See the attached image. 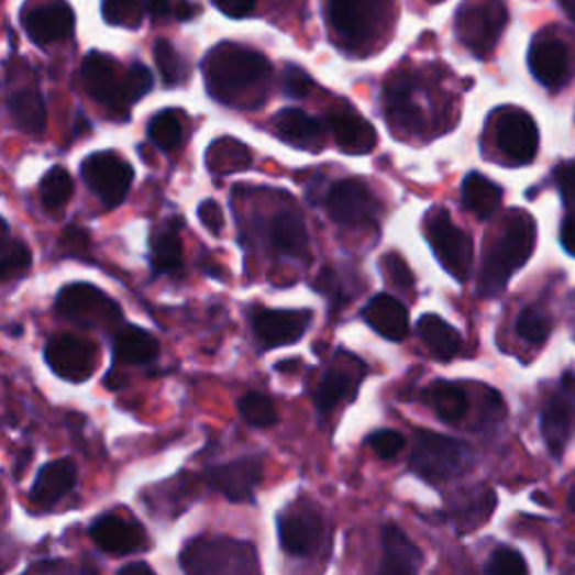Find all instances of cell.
Masks as SVG:
<instances>
[{"label": "cell", "mask_w": 575, "mask_h": 575, "mask_svg": "<svg viewBox=\"0 0 575 575\" xmlns=\"http://www.w3.org/2000/svg\"><path fill=\"white\" fill-rule=\"evenodd\" d=\"M92 542L111 555H131L146 549V533L133 519L120 515H101L90 527Z\"/></svg>", "instance_id": "obj_19"}, {"label": "cell", "mask_w": 575, "mask_h": 575, "mask_svg": "<svg viewBox=\"0 0 575 575\" xmlns=\"http://www.w3.org/2000/svg\"><path fill=\"white\" fill-rule=\"evenodd\" d=\"M256 340L266 349L288 346L303 338L306 329L310 327L308 310H256L252 320Z\"/></svg>", "instance_id": "obj_18"}, {"label": "cell", "mask_w": 575, "mask_h": 575, "mask_svg": "<svg viewBox=\"0 0 575 575\" xmlns=\"http://www.w3.org/2000/svg\"><path fill=\"white\" fill-rule=\"evenodd\" d=\"M279 542L290 555H310L322 542V517L310 506H292L277 517Z\"/></svg>", "instance_id": "obj_16"}, {"label": "cell", "mask_w": 575, "mask_h": 575, "mask_svg": "<svg viewBox=\"0 0 575 575\" xmlns=\"http://www.w3.org/2000/svg\"><path fill=\"white\" fill-rule=\"evenodd\" d=\"M517 335L521 340H527L531 344H544L549 333H551V324L549 320L542 316V312L538 308H527L521 316L517 318Z\"/></svg>", "instance_id": "obj_43"}, {"label": "cell", "mask_w": 575, "mask_h": 575, "mask_svg": "<svg viewBox=\"0 0 575 575\" xmlns=\"http://www.w3.org/2000/svg\"><path fill=\"white\" fill-rule=\"evenodd\" d=\"M495 142L512 165H529L535 161L540 131L535 120L519 109H506L495 120Z\"/></svg>", "instance_id": "obj_12"}, {"label": "cell", "mask_w": 575, "mask_h": 575, "mask_svg": "<svg viewBox=\"0 0 575 575\" xmlns=\"http://www.w3.org/2000/svg\"><path fill=\"white\" fill-rule=\"evenodd\" d=\"M555 183H557L560 191L564 193V198L575 200V161L562 163L555 169Z\"/></svg>", "instance_id": "obj_51"}, {"label": "cell", "mask_w": 575, "mask_h": 575, "mask_svg": "<svg viewBox=\"0 0 575 575\" xmlns=\"http://www.w3.org/2000/svg\"><path fill=\"white\" fill-rule=\"evenodd\" d=\"M383 273L387 275V279L396 288H400V290H411L413 288V273L409 270V266L405 264V261L396 252L383 256Z\"/></svg>", "instance_id": "obj_46"}, {"label": "cell", "mask_w": 575, "mask_h": 575, "mask_svg": "<svg viewBox=\"0 0 575 575\" xmlns=\"http://www.w3.org/2000/svg\"><path fill=\"white\" fill-rule=\"evenodd\" d=\"M385 557L378 575H416L423 562V553L396 527L387 524L383 529Z\"/></svg>", "instance_id": "obj_25"}, {"label": "cell", "mask_w": 575, "mask_h": 575, "mask_svg": "<svg viewBox=\"0 0 575 575\" xmlns=\"http://www.w3.org/2000/svg\"><path fill=\"white\" fill-rule=\"evenodd\" d=\"M568 508L575 512V484H573V488L568 493Z\"/></svg>", "instance_id": "obj_56"}, {"label": "cell", "mask_w": 575, "mask_h": 575, "mask_svg": "<svg viewBox=\"0 0 575 575\" xmlns=\"http://www.w3.org/2000/svg\"><path fill=\"white\" fill-rule=\"evenodd\" d=\"M198 219L212 234H221L223 232L225 214H223V209H221V204L217 200H202L200 207H198Z\"/></svg>", "instance_id": "obj_48"}, {"label": "cell", "mask_w": 575, "mask_h": 575, "mask_svg": "<svg viewBox=\"0 0 575 575\" xmlns=\"http://www.w3.org/2000/svg\"><path fill=\"white\" fill-rule=\"evenodd\" d=\"M101 16L109 25L137 30L144 19L142 0H103Z\"/></svg>", "instance_id": "obj_41"}, {"label": "cell", "mask_w": 575, "mask_h": 575, "mask_svg": "<svg viewBox=\"0 0 575 575\" xmlns=\"http://www.w3.org/2000/svg\"><path fill=\"white\" fill-rule=\"evenodd\" d=\"M250 163H252L250 151L241 142L230 137L217 140L207 151V167L214 174H234L250 167Z\"/></svg>", "instance_id": "obj_34"}, {"label": "cell", "mask_w": 575, "mask_h": 575, "mask_svg": "<svg viewBox=\"0 0 575 575\" xmlns=\"http://www.w3.org/2000/svg\"><path fill=\"white\" fill-rule=\"evenodd\" d=\"M425 398L443 423H458L461 418H465L469 407L465 391L454 383H434L428 389Z\"/></svg>", "instance_id": "obj_33"}, {"label": "cell", "mask_w": 575, "mask_h": 575, "mask_svg": "<svg viewBox=\"0 0 575 575\" xmlns=\"http://www.w3.org/2000/svg\"><path fill=\"white\" fill-rule=\"evenodd\" d=\"M367 445L380 456V458H396L402 447H405V439L400 432L396 430H378L369 436Z\"/></svg>", "instance_id": "obj_45"}, {"label": "cell", "mask_w": 575, "mask_h": 575, "mask_svg": "<svg viewBox=\"0 0 575 575\" xmlns=\"http://www.w3.org/2000/svg\"><path fill=\"white\" fill-rule=\"evenodd\" d=\"M281 84H284V92L288 97H295V99L306 97L310 92V88H312V79L299 66H286Z\"/></svg>", "instance_id": "obj_47"}, {"label": "cell", "mask_w": 575, "mask_h": 575, "mask_svg": "<svg viewBox=\"0 0 575 575\" xmlns=\"http://www.w3.org/2000/svg\"><path fill=\"white\" fill-rule=\"evenodd\" d=\"M57 312L81 329H115L122 324V310L107 292L90 284L66 286L57 297Z\"/></svg>", "instance_id": "obj_7"}, {"label": "cell", "mask_w": 575, "mask_h": 575, "mask_svg": "<svg viewBox=\"0 0 575 575\" xmlns=\"http://www.w3.org/2000/svg\"><path fill=\"white\" fill-rule=\"evenodd\" d=\"M418 335L425 342V346L434 353V357L447 362L461 351V335L454 327H450L439 316H423L418 320Z\"/></svg>", "instance_id": "obj_31"}, {"label": "cell", "mask_w": 575, "mask_h": 575, "mask_svg": "<svg viewBox=\"0 0 575 575\" xmlns=\"http://www.w3.org/2000/svg\"><path fill=\"white\" fill-rule=\"evenodd\" d=\"M45 362L49 369L68 383L88 380L99 362L97 344L73 333L55 335L45 346Z\"/></svg>", "instance_id": "obj_11"}, {"label": "cell", "mask_w": 575, "mask_h": 575, "mask_svg": "<svg viewBox=\"0 0 575 575\" xmlns=\"http://www.w3.org/2000/svg\"><path fill=\"white\" fill-rule=\"evenodd\" d=\"M118 575H155L153 568L148 564H142V562H135V564H129L124 566Z\"/></svg>", "instance_id": "obj_53"}, {"label": "cell", "mask_w": 575, "mask_h": 575, "mask_svg": "<svg viewBox=\"0 0 575 575\" xmlns=\"http://www.w3.org/2000/svg\"><path fill=\"white\" fill-rule=\"evenodd\" d=\"M362 316H364V320H367V324L385 340L400 342L409 333V312H407L405 303L387 292L376 295L367 306H364Z\"/></svg>", "instance_id": "obj_22"}, {"label": "cell", "mask_w": 575, "mask_h": 575, "mask_svg": "<svg viewBox=\"0 0 575 575\" xmlns=\"http://www.w3.org/2000/svg\"><path fill=\"white\" fill-rule=\"evenodd\" d=\"M32 268V252L25 243L12 241L0 250V284L21 279Z\"/></svg>", "instance_id": "obj_40"}, {"label": "cell", "mask_w": 575, "mask_h": 575, "mask_svg": "<svg viewBox=\"0 0 575 575\" xmlns=\"http://www.w3.org/2000/svg\"><path fill=\"white\" fill-rule=\"evenodd\" d=\"M180 564L187 575H256V560L250 544L230 538H200L191 542Z\"/></svg>", "instance_id": "obj_5"}, {"label": "cell", "mask_w": 575, "mask_h": 575, "mask_svg": "<svg viewBox=\"0 0 575 575\" xmlns=\"http://www.w3.org/2000/svg\"><path fill=\"white\" fill-rule=\"evenodd\" d=\"M327 212L338 225L364 228L376 223L378 202L367 185L346 178L331 187L327 196Z\"/></svg>", "instance_id": "obj_14"}, {"label": "cell", "mask_w": 575, "mask_h": 575, "mask_svg": "<svg viewBox=\"0 0 575 575\" xmlns=\"http://www.w3.org/2000/svg\"><path fill=\"white\" fill-rule=\"evenodd\" d=\"M8 109H10L14 124L21 131H25L30 135H41L45 131L47 111H45V101L38 95V90L25 88V90L12 92V97L8 101Z\"/></svg>", "instance_id": "obj_29"}, {"label": "cell", "mask_w": 575, "mask_h": 575, "mask_svg": "<svg viewBox=\"0 0 575 575\" xmlns=\"http://www.w3.org/2000/svg\"><path fill=\"white\" fill-rule=\"evenodd\" d=\"M385 109L405 129L416 126L418 109L413 107V101H411V84H409L407 77L391 79L389 86H385Z\"/></svg>", "instance_id": "obj_35"}, {"label": "cell", "mask_w": 575, "mask_h": 575, "mask_svg": "<svg viewBox=\"0 0 575 575\" xmlns=\"http://www.w3.org/2000/svg\"><path fill=\"white\" fill-rule=\"evenodd\" d=\"M21 25L36 45H49L73 36L75 12L66 0H27L21 10Z\"/></svg>", "instance_id": "obj_13"}, {"label": "cell", "mask_w": 575, "mask_h": 575, "mask_svg": "<svg viewBox=\"0 0 575 575\" xmlns=\"http://www.w3.org/2000/svg\"><path fill=\"white\" fill-rule=\"evenodd\" d=\"M151 142L163 151H176L185 140L183 115L178 111H163L148 122Z\"/></svg>", "instance_id": "obj_38"}, {"label": "cell", "mask_w": 575, "mask_h": 575, "mask_svg": "<svg viewBox=\"0 0 575 575\" xmlns=\"http://www.w3.org/2000/svg\"><path fill=\"white\" fill-rule=\"evenodd\" d=\"M575 430V396L571 391H560L551 396L542 411V434L549 452L560 458L562 450L571 441Z\"/></svg>", "instance_id": "obj_21"}, {"label": "cell", "mask_w": 575, "mask_h": 575, "mask_svg": "<svg viewBox=\"0 0 575 575\" xmlns=\"http://www.w3.org/2000/svg\"><path fill=\"white\" fill-rule=\"evenodd\" d=\"M473 450L463 441L430 430L416 432L409 465L418 477L430 484H445L465 475L473 465Z\"/></svg>", "instance_id": "obj_4"}, {"label": "cell", "mask_w": 575, "mask_h": 575, "mask_svg": "<svg viewBox=\"0 0 575 575\" xmlns=\"http://www.w3.org/2000/svg\"><path fill=\"white\" fill-rule=\"evenodd\" d=\"M501 198H504L501 187L495 185L493 180H488L486 176H482V174L465 176L463 187H461V200L467 212H473L477 219H482V221L490 219L499 209Z\"/></svg>", "instance_id": "obj_26"}, {"label": "cell", "mask_w": 575, "mask_h": 575, "mask_svg": "<svg viewBox=\"0 0 575 575\" xmlns=\"http://www.w3.org/2000/svg\"><path fill=\"white\" fill-rule=\"evenodd\" d=\"M362 376H364V364L357 357L340 355V360L324 374V378L318 387V394H316L318 409L322 413H329L340 402L353 398Z\"/></svg>", "instance_id": "obj_20"}, {"label": "cell", "mask_w": 575, "mask_h": 575, "mask_svg": "<svg viewBox=\"0 0 575 575\" xmlns=\"http://www.w3.org/2000/svg\"><path fill=\"white\" fill-rule=\"evenodd\" d=\"M261 479H264V461L258 456L236 458L225 465H217L207 473L209 488H214L236 504L252 501Z\"/></svg>", "instance_id": "obj_15"}, {"label": "cell", "mask_w": 575, "mask_h": 575, "mask_svg": "<svg viewBox=\"0 0 575 575\" xmlns=\"http://www.w3.org/2000/svg\"><path fill=\"white\" fill-rule=\"evenodd\" d=\"M564 12L571 16V21H575V0H562Z\"/></svg>", "instance_id": "obj_55"}, {"label": "cell", "mask_w": 575, "mask_h": 575, "mask_svg": "<svg viewBox=\"0 0 575 575\" xmlns=\"http://www.w3.org/2000/svg\"><path fill=\"white\" fill-rule=\"evenodd\" d=\"M560 241H562V247H564L571 256H575V217L564 219L562 232H560Z\"/></svg>", "instance_id": "obj_52"}, {"label": "cell", "mask_w": 575, "mask_h": 575, "mask_svg": "<svg viewBox=\"0 0 575 575\" xmlns=\"http://www.w3.org/2000/svg\"><path fill=\"white\" fill-rule=\"evenodd\" d=\"M270 243L284 256H306L308 232L303 221L290 212L279 214L270 225Z\"/></svg>", "instance_id": "obj_32"}, {"label": "cell", "mask_w": 575, "mask_h": 575, "mask_svg": "<svg viewBox=\"0 0 575 575\" xmlns=\"http://www.w3.org/2000/svg\"><path fill=\"white\" fill-rule=\"evenodd\" d=\"M153 59L155 64H158V70H161V77L167 86H178V84H185L187 77H189V66L187 62L183 59L180 52L165 38H161L158 43H155L153 47Z\"/></svg>", "instance_id": "obj_39"}, {"label": "cell", "mask_w": 575, "mask_h": 575, "mask_svg": "<svg viewBox=\"0 0 575 575\" xmlns=\"http://www.w3.org/2000/svg\"><path fill=\"white\" fill-rule=\"evenodd\" d=\"M59 247L64 250V254L68 256H88V250H90V239L84 230L79 228H68L59 241Z\"/></svg>", "instance_id": "obj_49"}, {"label": "cell", "mask_w": 575, "mask_h": 575, "mask_svg": "<svg viewBox=\"0 0 575 575\" xmlns=\"http://www.w3.org/2000/svg\"><path fill=\"white\" fill-rule=\"evenodd\" d=\"M207 90L217 101L230 107H250V101L261 86L270 79V64L256 49L221 43L202 62Z\"/></svg>", "instance_id": "obj_1"}, {"label": "cell", "mask_w": 575, "mask_h": 575, "mask_svg": "<svg viewBox=\"0 0 575 575\" xmlns=\"http://www.w3.org/2000/svg\"><path fill=\"white\" fill-rule=\"evenodd\" d=\"M425 236L441 266L456 281H467L473 273V241L454 225L445 209H432L425 219Z\"/></svg>", "instance_id": "obj_8"}, {"label": "cell", "mask_w": 575, "mask_h": 575, "mask_svg": "<svg viewBox=\"0 0 575 575\" xmlns=\"http://www.w3.org/2000/svg\"><path fill=\"white\" fill-rule=\"evenodd\" d=\"M212 3L232 19H243L250 16L256 8V0H212Z\"/></svg>", "instance_id": "obj_50"}, {"label": "cell", "mask_w": 575, "mask_h": 575, "mask_svg": "<svg viewBox=\"0 0 575 575\" xmlns=\"http://www.w3.org/2000/svg\"><path fill=\"white\" fill-rule=\"evenodd\" d=\"M277 135L299 148H312L322 140V126L299 109H284L275 115Z\"/></svg>", "instance_id": "obj_27"}, {"label": "cell", "mask_w": 575, "mask_h": 575, "mask_svg": "<svg viewBox=\"0 0 575 575\" xmlns=\"http://www.w3.org/2000/svg\"><path fill=\"white\" fill-rule=\"evenodd\" d=\"M144 12L153 21H189L200 12V5L189 3V0H144Z\"/></svg>", "instance_id": "obj_42"}, {"label": "cell", "mask_w": 575, "mask_h": 575, "mask_svg": "<svg viewBox=\"0 0 575 575\" xmlns=\"http://www.w3.org/2000/svg\"><path fill=\"white\" fill-rule=\"evenodd\" d=\"M77 484V465L70 458L45 463L34 479L30 499L38 506H52L64 499Z\"/></svg>", "instance_id": "obj_23"}, {"label": "cell", "mask_w": 575, "mask_h": 575, "mask_svg": "<svg viewBox=\"0 0 575 575\" xmlns=\"http://www.w3.org/2000/svg\"><path fill=\"white\" fill-rule=\"evenodd\" d=\"M38 193H41V202L45 209H49V212H59V209H64L66 202L75 193L73 176L64 167H52L43 176Z\"/></svg>", "instance_id": "obj_36"}, {"label": "cell", "mask_w": 575, "mask_h": 575, "mask_svg": "<svg viewBox=\"0 0 575 575\" xmlns=\"http://www.w3.org/2000/svg\"><path fill=\"white\" fill-rule=\"evenodd\" d=\"M389 0H329L331 27L349 43H367L376 36Z\"/></svg>", "instance_id": "obj_10"}, {"label": "cell", "mask_w": 575, "mask_h": 575, "mask_svg": "<svg viewBox=\"0 0 575 575\" xmlns=\"http://www.w3.org/2000/svg\"><path fill=\"white\" fill-rule=\"evenodd\" d=\"M239 413L247 425L261 428V430L279 423V411H277L273 398H268L266 394H258V391H250L239 400Z\"/></svg>", "instance_id": "obj_37"}, {"label": "cell", "mask_w": 575, "mask_h": 575, "mask_svg": "<svg viewBox=\"0 0 575 575\" xmlns=\"http://www.w3.org/2000/svg\"><path fill=\"white\" fill-rule=\"evenodd\" d=\"M508 23L504 0H465L456 14V34L473 55L486 59Z\"/></svg>", "instance_id": "obj_6"}, {"label": "cell", "mask_w": 575, "mask_h": 575, "mask_svg": "<svg viewBox=\"0 0 575 575\" xmlns=\"http://www.w3.org/2000/svg\"><path fill=\"white\" fill-rule=\"evenodd\" d=\"M115 360L124 364H148L161 353L158 340L137 327H124L115 335Z\"/></svg>", "instance_id": "obj_30"}, {"label": "cell", "mask_w": 575, "mask_h": 575, "mask_svg": "<svg viewBox=\"0 0 575 575\" xmlns=\"http://www.w3.org/2000/svg\"><path fill=\"white\" fill-rule=\"evenodd\" d=\"M8 568V564H3V560H0V571H5Z\"/></svg>", "instance_id": "obj_57"}, {"label": "cell", "mask_w": 575, "mask_h": 575, "mask_svg": "<svg viewBox=\"0 0 575 575\" xmlns=\"http://www.w3.org/2000/svg\"><path fill=\"white\" fill-rule=\"evenodd\" d=\"M81 84L97 103L109 109V113L129 115L133 103L153 88V75L140 64H133L122 73L113 57L90 52L81 66Z\"/></svg>", "instance_id": "obj_2"}, {"label": "cell", "mask_w": 575, "mask_h": 575, "mask_svg": "<svg viewBox=\"0 0 575 575\" xmlns=\"http://www.w3.org/2000/svg\"><path fill=\"white\" fill-rule=\"evenodd\" d=\"M329 129L333 133L335 144L351 155H362L376 148V129L360 118L357 113L344 111V113H333L329 115Z\"/></svg>", "instance_id": "obj_24"}, {"label": "cell", "mask_w": 575, "mask_h": 575, "mask_svg": "<svg viewBox=\"0 0 575 575\" xmlns=\"http://www.w3.org/2000/svg\"><path fill=\"white\" fill-rule=\"evenodd\" d=\"M529 68L544 88L557 90L573 73L571 52L557 36L538 34L529 49Z\"/></svg>", "instance_id": "obj_17"}, {"label": "cell", "mask_w": 575, "mask_h": 575, "mask_svg": "<svg viewBox=\"0 0 575 575\" xmlns=\"http://www.w3.org/2000/svg\"><path fill=\"white\" fill-rule=\"evenodd\" d=\"M81 178L107 207H118L133 185V167L115 151H97L84 161Z\"/></svg>", "instance_id": "obj_9"}, {"label": "cell", "mask_w": 575, "mask_h": 575, "mask_svg": "<svg viewBox=\"0 0 575 575\" xmlns=\"http://www.w3.org/2000/svg\"><path fill=\"white\" fill-rule=\"evenodd\" d=\"M486 575H529V566L519 551L499 546L486 564Z\"/></svg>", "instance_id": "obj_44"}, {"label": "cell", "mask_w": 575, "mask_h": 575, "mask_svg": "<svg viewBox=\"0 0 575 575\" xmlns=\"http://www.w3.org/2000/svg\"><path fill=\"white\" fill-rule=\"evenodd\" d=\"M535 239H538V230L533 219H529L521 212H515L508 219L499 243L486 256V264L479 279V292L484 297H497L506 288L510 275L524 266L529 256L533 254Z\"/></svg>", "instance_id": "obj_3"}, {"label": "cell", "mask_w": 575, "mask_h": 575, "mask_svg": "<svg viewBox=\"0 0 575 575\" xmlns=\"http://www.w3.org/2000/svg\"><path fill=\"white\" fill-rule=\"evenodd\" d=\"M183 266V241L178 228L167 223L151 234V268L155 275H169Z\"/></svg>", "instance_id": "obj_28"}, {"label": "cell", "mask_w": 575, "mask_h": 575, "mask_svg": "<svg viewBox=\"0 0 575 575\" xmlns=\"http://www.w3.org/2000/svg\"><path fill=\"white\" fill-rule=\"evenodd\" d=\"M8 223H5V219H0V250H3V245L8 243Z\"/></svg>", "instance_id": "obj_54"}]
</instances>
